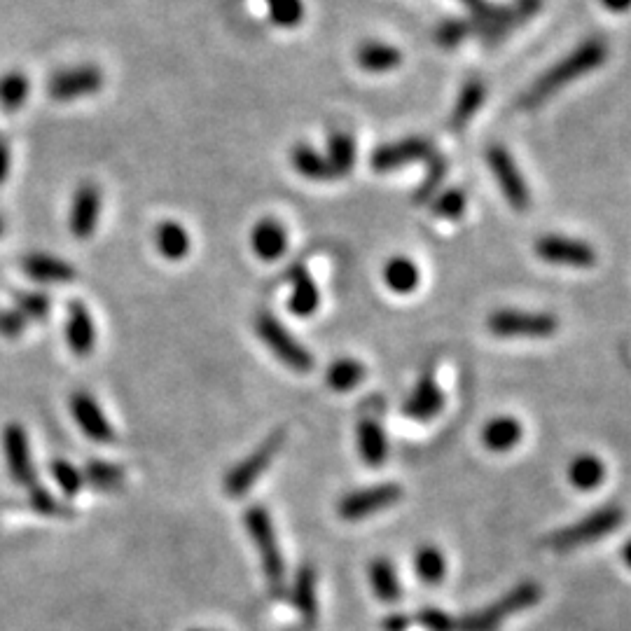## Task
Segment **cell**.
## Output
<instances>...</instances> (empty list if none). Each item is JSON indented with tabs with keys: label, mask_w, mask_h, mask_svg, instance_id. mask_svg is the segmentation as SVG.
I'll list each match as a JSON object with an SVG mask.
<instances>
[{
	"label": "cell",
	"mask_w": 631,
	"mask_h": 631,
	"mask_svg": "<svg viewBox=\"0 0 631 631\" xmlns=\"http://www.w3.org/2000/svg\"><path fill=\"white\" fill-rule=\"evenodd\" d=\"M608 59V45L601 38H589L580 43L571 54H566L557 66L545 71L526 92L519 96V108H538L545 101H550L554 94L571 85L582 75L596 71Z\"/></svg>",
	"instance_id": "obj_1"
},
{
	"label": "cell",
	"mask_w": 631,
	"mask_h": 631,
	"mask_svg": "<svg viewBox=\"0 0 631 631\" xmlns=\"http://www.w3.org/2000/svg\"><path fill=\"white\" fill-rule=\"evenodd\" d=\"M540 596H543V589L538 582H522L491 606L459 617L456 631H498L505 617L533 608L540 601Z\"/></svg>",
	"instance_id": "obj_2"
},
{
	"label": "cell",
	"mask_w": 631,
	"mask_h": 631,
	"mask_svg": "<svg viewBox=\"0 0 631 631\" xmlns=\"http://www.w3.org/2000/svg\"><path fill=\"white\" fill-rule=\"evenodd\" d=\"M244 524L251 540L258 547L262 571L267 575V582L272 589H281L283 580H286V564H283V554L279 547V538H276L274 522L269 517V512L262 505H251L244 515Z\"/></svg>",
	"instance_id": "obj_3"
},
{
	"label": "cell",
	"mask_w": 631,
	"mask_h": 631,
	"mask_svg": "<svg viewBox=\"0 0 631 631\" xmlns=\"http://www.w3.org/2000/svg\"><path fill=\"white\" fill-rule=\"evenodd\" d=\"M255 330H258V335L262 342H265L267 349L272 351L283 365L290 367V370H314V356H311V351L304 349V346L297 342L293 332H288L286 325H283L274 314L260 311V314L255 316Z\"/></svg>",
	"instance_id": "obj_4"
},
{
	"label": "cell",
	"mask_w": 631,
	"mask_h": 631,
	"mask_svg": "<svg viewBox=\"0 0 631 631\" xmlns=\"http://www.w3.org/2000/svg\"><path fill=\"white\" fill-rule=\"evenodd\" d=\"M283 442H286V431L269 433L267 440L262 445L246 456L244 461L237 463L225 477V494L230 498H244L248 491L255 487V482L265 475V470L272 466L276 454L281 452Z\"/></svg>",
	"instance_id": "obj_5"
},
{
	"label": "cell",
	"mask_w": 631,
	"mask_h": 631,
	"mask_svg": "<svg viewBox=\"0 0 631 631\" xmlns=\"http://www.w3.org/2000/svg\"><path fill=\"white\" fill-rule=\"evenodd\" d=\"M622 519H624V515H622V510L617 508V505H606V508H599L596 512H592L589 517L575 522L573 526H566V529L552 533V536L545 540V545L550 547V550H557V552L575 550V547L594 543V540H599L603 536H608V533H613L617 526L622 524Z\"/></svg>",
	"instance_id": "obj_6"
},
{
	"label": "cell",
	"mask_w": 631,
	"mask_h": 631,
	"mask_svg": "<svg viewBox=\"0 0 631 631\" xmlns=\"http://www.w3.org/2000/svg\"><path fill=\"white\" fill-rule=\"evenodd\" d=\"M487 328L496 337H552L559 328L557 316L543 311H517L501 309L489 316Z\"/></svg>",
	"instance_id": "obj_7"
},
{
	"label": "cell",
	"mask_w": 631,
	"mask_h": 631,
	"mask_svg": "<svg viewBox=\"0 0 631 631\" xmlns=\"http://www.w3.org/2000/svg\"><path fill=\"white\" fill-rule=\"evenodd\" d=\"M487 162H489L491 173H494L498 187H501L503 197L508 199V204L519 213L529 211V206H531L529 185H526L522 171H519V166L515 164V159H512L510 152L505 150L503 145H491V148L487 150Z\"/></svg>",
	"instance_id": "obj_8"
},
{
	"label": "cell",
	"mask_w": 631,
	"mask_h": 631,
	"mask_svg": "<svg viewBox=\"0 0 631 631\" xmlns=\"http://www.w3.org/2000/svg\"><path fill=\"white\" fill-rule=\"evenodd\" d=\"M400 484L388 482V484H377V487H367V489H358L346 494L342 501L337 505L339 517L346 519V522H360V519H367L377 512L391 508L402 498Z\"/></svg>",
	"instance_id": "obj_9"
},
{
	"label": "cell",
	"mask_w": 631,
	"mask_h": 631,
	"mask_svg": "<svg viewBox=\"0 0 631 631\" xmlns=\"http://www.w3.org/2000/svg\"><path fill=\"white\" fill-rule=\"evenodd\" d=\"M3 454L12 482L26 489L36 487V466H33L29 435H26L22 424H8L3 428Z\"/></svg>",
	"instance_id": "obj_10"
},
{
	"label": "cell",
	"mask_w": 631,
	"mask_h": 631,
	"mask_svg": "<svg viewBox=\"0 0 631 631\" xmlns=\"http://www.w3.org/2000/svg\"><path fill=\"white\" fill-rule=\"evenodd\" d=\"M103 82H106V78H103L99 66H73L54 73L50 82H47V92H50L54 101H75L101 92Z\"/></svg>",
	"instance_id": "obj_11"
},
{
	"label": "cell",
	"mask_w": 631,
	"mask_h": 631,
	"mask_svg": "<svg viewBox=\"0 0 631 631\" xmlns=\"http://www.w3.org/2000/svg\"><path fill=\"white\" fill-rule=\"evenodd\" d=\"M536 255L550 265L573 267V269H589L596 262L594 248L585 241L559 237V234H547L536 241Z\"/></svg>",
	"instance_id": "obj_12"
},
{
	"label": "cell",
	"mask_w": 631,
	"mask_h": 631,
	"mask_svg": "<svg viewBox=\"0 0 631 631\" xmlns=\"http://www.w3.org/2000/svg\"><path fill=\"white\" fill-rule=\"evenodd\" d=\"M431 157H435V150L428 138L409 136V138H402V141L386 143L374 150L370 164L374 171L386 173V171L400 169V166L421 162V159H431Z\"/></svg>",
	"instance_id": "obj_13"
},
{
	"label": "cell",
	"mask_w": 631,
	"mask_h": 631,
	"mask_svg": "<svg viewBox=\"0 0 631 631\" xmlns=\"http://www.w3.org/2000/svg\"><path fill=\"white\" fill-rule=\"evenodd\" d=\"M101 218V190L94 183H82L75 190L71 213H68V227L75 239H92Z\"/></svg>",
	"instance_id": "obj_14"
},
{
	"label": "cell",
	"mask_w": 631,
	"mask_h": 631,
	"mask_svg": "<svg viewBox=\"0 0 631 631\" xmlns=\"http://www.w3.org/2000/svg\"><path fill=\"white\" fill-rule=\"evenodd\" d=\"M71 414L75 424L80 426V431L85 433L89 440L101 442V445L115 442L113 426H110L106 414H103L99 402L94 400V395H89L87 391H75L71 395Z\"/></svg>",
	"instance_id": "obj_15"
},
{
	"label": "cell",
	"mask_w": 631,
	"mask_h": 631,
	"mask_svg": "<svg viewBox=\"0 0 631 631\" xmlns=\"http://www.w3.org/2000/svg\"><path fill=\"white\" fill-rule=\"evenodd\" d=\"M66 344L75 356L85 358L96 346V325L85 302L73 300L66 314Z\"/></svg>",
	"instance_id": "obj_16"
},
{
	"label": "cell",
	"mask_w": 631,
	"mask_h": 631,
	"mask_svg": "<svg viewBox=\"0 0 631 631\" xmlns=\"http://www.w3.org/2000/svg\"><path fill=\"white\" fill-rule=\"evenodd\" d=\"M442 409H445V393L435 384L431 374L421 377L419 384L414 386V391L402 402V412L414 421H433Z\"/></svg>",
	"instance_id": "obj_17"
},
{
	"label": "cell",
	"mask_w": 631,
	"mask_h": 631,
	"mask_svg": "<svg viewBox=\"0 0 631 631\" xmlns=\"http://www.w3.org/2000/svg\"><path fill=\"white\" fill-rule=\"evenodd\" d=\"M251 248L260 260L276 262L288 251V232L279 220L262 218L251 230Z\"/></svg>",
	"instance_id": "obj_18"
},
{
	"label": "cell",
	"mask_w": 631,
	"mask_h": 631,
	"mask_svg": "<svg viewBox=\"0 0 631 631\" xmlns=\"http://www.w3.org/2000/svg\"><path fill=\"white\" fill-rule=\"evenodd\" d=\"M22 269L29 279L38 283H71L78 276L71 262L50 253H29L22 260Z\"/></svg>",
	"instance_id": "obj_19"
},
{
	"label": "cell",
	"mask_w": 631,
	"mask_h": 631,
	"mask_svg": "<svg viewBox=\"0 0 631 631\" xmlns=\"http://www.w3.org/2000/svg\"><path fill=\"white\" fill-rule=\"evenodd\" d=\"M290 283H293V293L288 297L290 314L300 318L314 316L318 311V304H321V293H318L316 283L309 276L307 269L297 265L293 272H290Z\"/></svg>",
	"instance_id": "obj_20"
},
{
	"label": "cell",
	"mask_w": 631,
	"mask_h": 631,
	"mask_svg": "<svg viewBox=\"0 0 631 631\" xmlns=\"http://www.w3.org/2000/svg\"><path fill=\"white\" fill-rule=\"evenodd\" d=\"M522 435L524 428L515 416H496V419H491L489 424L484 426L482 442L484 447L491 449V452L503 454L515 449L519 442H522Z\"/></svg>",
	"instance_id": "obj_21"
},
{
	"label": "cell",
	"mask_w": 631,
	"mask_h": 631,
	"mask_svg": "<svg viewBox=\"0 0 631 631\" xmlns=\"http://www.w3.org/2000/svg\"><path fill=\"white\" fill-rule=\"evenodd\" d=\"M358 454L367 466L377 468L384 466L388 459V440L384 428H381L374 419H363L358 424Z\"/></svg>",
	"instance_id": "obj_22"
},
{
	"label": "cell",
	"mask_w": 631,
	"mask_h": 631,
	"mask_svg": "<svg viewBox=\"0 0 631 631\" xmlns=\"http://www.w3.org/2000/svg\"><path fill=\"white\" fill-rule=\"evenodd\" d=\"M155 246L162 258L178 262L190 255L192 239L185 227L176 223V220H164V223H159L155 227Z\"/></svg>",
	"instance_id": "obj_23"
},
{
	"label": "cell",
	"mask_w": 631,
	"mask_h": 631,
	"mask_svg": "<svg viewBox=\"0 0 631 631\" xmlns=\"http://www.w3.org/2000/svg\"><path fill=\"white\" fill-rule=\"evenodd\" d=\"M356 61L367 73H388L402 64V54L393 45L370 40V43H363L358 47Z\"/></svg>",
	"instance_id": "obj_24"
},
{
	"label": "cell",
	"mask_w": 631,
	"mask_h": 631,
	"mask_svg": "<svg viewBox=\"0 0 631 631\" xmlns=\"http://www.w3.org/2000/svg\"><path fill=\"white\" fill-rule=\"evenodd\" d=\"M484 99H487V87H484L480 80H468L466 85L461 87L459 99H456V103H454L449 127H452V129H463V127H466V124L475 117L477 110L482 108Z\"/></svg>",
	"instance_id": "obj_25"
},
{
	"label": "cell",
	"mask_w": 631,
	"mask_h": 631,
	"mask_svg": "<svg viewBox=\"0 0 631 631\" xmlns=\"http://www.w3.org/2000/svg\"><path fill=\"white\" fill-rule=\"evenodd\" d=\"M293 603L297 613L302 615V620L311 624L316 620L318 613V599H316V571L314 566L307 564L297 573L295 585H293Z\"/></svg>",
	"instance_id": "obj_26"
},
{
	"label": "cell",
	"mask_w": 631,
	"mask_h": 631,
	"mask_svg": "<svg viewBox=\"0 0 631 631\" xmlns=\"http://www.w3.org/2000/svg\"><path fill=\"white\" fill-rule=\"evenodd\" d=\"M290 162H293L295 171L300 176L309 180H332L335 173H332L328 159L321 152L311 148L307 143H297L293 150H290Z\"/></svg>",
	"instance_id": "obj_27"
},
{
	"label": "cell",
	"mask_w": 631,
	"mask_h": 631,
	"mask_svg": "<svg viewBox=\"0 0 631 631\" xmlns=\"http://www.w3.org/2000/svg\"><path fill=\"white\" fill-rule=\"evenodd\" d=\"M606 480V466L599 456L594 454H582L578 459L571 461L568 466V482L580 491H592Z\"/></svg>",
	"instance_id": "obj_28"
},
{
	"label": "cell",
	"mask_w": 631,
	"mask_h": 631,
	"mask_svg": "<svg viewBox=\"0 0 631 631\" xmlns=\"http://www.w3.org/2000/svg\"><path fill=\"white\" fill-rule=\"evenodd\" d=\"M325 159H328L335 178L349 176L353 166H356V143H353V138L344 134V131H332L328 136V155H325Z\"/></svg>",
	"instance_id": "obj_29"
},
{
	"label": "cell",
	"mask_w": 631,
	"mask_h": 631,
	"mask_svg": "<svg viewBox=\"0 0 631 631\" xmlns=\"http://www.w3.org/2000/svg\"><path fill=\"white\" fill-rule=\"evenodd\" d=\"M419 267L409 258H391L384 267L386 286L398 295H409L419 288Z\"/></svg>",
	"instance_id": "obj_30"
},
{
	"label": "cell",
	"mask_w": 631,
	"mask_h": 631,
	"mask_svg": "<svg viewBox=\"0 0 631 631\" xmlns=\"http://www.w3.org/2000/svg\"><path fill=\"white\" fill-rule=\"evenodd\" d=\"M365 374H367L365 365H360L358 360L337 358L335 363L328 367V372H325V384H328L332 391L346 393V391H353V388L365 379Z\"/></svg>",
	"instance_id": "obj_31"
},
{
	"label": "cell",
	"mask_w": 631,
	"mask_h": 631,
	"mask_svg": "<svg viewBox=\"0 0 631 631\" xmlns=\"http://www.w3.org/2000/svg\"><path fill=\"white\" fill-rule=\"evenodd\" d=\"M31 94V82L22 71H10L0 75V108L5 113H17L24 108L26 99Z\"/></svg>",
	"instance_id": "obj_32"
},
{
	"label": "cell",
	"mask_w": 631,
	"mask_h": 631,
	"mask_svg": "<svg viewBox=\"0 0 631 631\" xmlns=\"http://www.w3.org/2000/svg\"><path fill=\"white\" fill-rule=\"evenodd\" d=\"M414 571L428 585H438L447 575V559L440 547L424 545L414 554Z\"/></svg>",
	"instance_id": "obj_33"
},
{
	"label": "cell",
	"mask_w": 631,
	"mask_h": 631,
	"mask_svg": "<svg viewBox=\"0 0 631 631\" xmlns=\"http://www.w3.org/2000/svg\"><path fill=\"white\" fill-rule=\"evenodd\" d=\"M370 582H372L374 594H377L381 601L393 603V601L400 599L402 587H400L398 573H395V568L388 559H374L372 561L370 564Z\"/></svg>",
	"instance_id": "obj_34"
},
{
	"label": "cell",
	"mask_w": 631,
	"mask_h": 631,
	"mask_svg": "<svg viewBox=\"0 0 631 631\" xmlns=\"http://www.w3.org/2000/svg\"><path fill=\"white\" fill-rule=\"evenodd\" d=\"M82 475H85V482L99 491H115L124 484V470L108 461H89Z\"/></svg>",
	"instance_id": "obj_35"
},
{
	"label": "cell",
	"mask_w": 631,
	"mask_h": 631,
	"mask_svg": "<svg viewBox=\"0 0 631 631\" xmlns=\"http://www.w3.org/2000/svg\"><path fill=\"white\" fill-rule=\"evenodd\" d=\"M269 19L281 29H295L304 19V0H265Z\"/></svg>",
	"instance_id": "obj_36"
},
{
	"label": "cell",
	"mask_w": 631,
	"mask_h": 631,
	"mask_svg": "<svg viewBox=\"0 0 631 631\" xmlns=\"http://www.w3.org/2000/svg\"><path fill=\"white\" fill-rule=\"evenodd\" d=\"M447 176V159H442L440 155L431 157V166H428L426 178L421 180L419 187L414 192V201L421 204V201H433L442 192V183H445Z\"/></svg>",
	"instance_id": "obj_37"
},
{
	"label": "cell",
	"mask_w": 631,
	"mask_h": 631,
	"mask_svg": "<svg viewBox=\"0 0 631 631\" xmlns=\"http://www.w3.org/2000/svg\"><path fill=\"white\" fill-rule=\"evenodd\" d=\"M17 311L26 321H43L52 311V297L40 293V290H26L17 293Z\"/></svg>",
	"instance_id": "obj_38"
},
{
	"label": "cell",
	"mask_w": 631,
	"mask_h": 631,
	"mask_svg": "<svg viewBox=\"0 0 631 631\" xmlns=\"http://www.w3.org/2000/svg\"><path fill=\"white\" fill-rule=\"evenodd\" d=\"M50 470L57 487L64 491V496H78L82 487H85V475H82L73 463H68L64 459H54Z\"/></svg>",
	"instance_id": "obj_39"
},
{
	"label": "cell",
	"mask_w": 631,
	"mask_h": 631,
	"mask_svg": "<svg viewBox=\"0 0 631 631\" xmlns=\"http://www.w3.org/2000/svg\"><path fill=\"white\" fill-rule=\"evenodd\" d=\"M466 192L463 190H442L438 197L433 199V213L438 218L445 220H459L466 211Z\"/></svg>",
	"instance_id": "obj_40"
},
{
	"label": "cell",
	"mask_w": 631,
	"mask_h": 631,
	"mask_svg": "<svg viewBox=\"0 0 631 631\" xmlns=\"http://www.w3.org/2000/svg\"><path fill=\"white\" fill-rule=\"evenodd\" d=\"M468 36H473L468 19H447V22H442L438 26V31H435V43L445 47V50H454V47H459Z\"/></svg>",
	"instance_id": "obj_41"
},
{
	"label": "cell",
	"mask_w": 631,
	"mask_h": 631,
	"mask_svg": "<svg viewBox=\"0 0 631 631\" xmlns=\"http://www.w3.org/2000/svg\"><path fill=\"white\" fill-rule=\"evenodd\" d=\"M29 503L31 508L38 512V515H45V517H66L68 510L61 505L57 498H54L50 491H45L43 487H31L29 489Z\"/></svg>",
	"instance_id": "obj_42"
},
{
	"label": "cell",
	"mask_w": 631,
	"mask_h": 631,
	"mask_svg": "<svg viewBox=\"0 0 631 631\" xmlns=\"http://www.w3.org/2000/svg\"><path fill=\"white\" fill-rule=\"evenodd\" d=\"M416 622L426 631H456V620L440 608H424L416 615Z\"/></svg>",
	"instance_id": "obj_43"
},
{
	"label": "cell",
	"mask_w": 631,
	"mask_h": 631,
	"mask_svg": "<svg viewBox=\"0 0 631 631\" xmlns=\"http://www.w3.org/2000/svg\"><path fill=\"white\" fill-rule=\"evenodd\" d=\"M26 318L17 309L0 311V335L3 337H19L26 330Z\"/></svg>",
	"instance_id": "obj_44"
},
{
	"label": "cell",
	"mask_w": 631,
	"mask_h": 631,
	"mask_svg": "<svg viewBox=\"0 0 631 631\" xmlns=\"http://www.w3.org/2000/svg\"><path fill=\"white\" fill-rule=\"evenodd\" d=\"M540 5H543V0H515V5H512V8H515L517 17L522 19V24H524L526 19H531V17L538 15Z\"/></svg>",
	"instance_id": "obj_45"
},
{
	"label": "cell",
	"mask_w": 631,
	"mask_h": 631,
	"mask_svg": "<svg viewBox=\"0 0 631 631\" xmlns=\"http://www.w3.org/2000/svg\"><path fill=\"white\" fill-rule=\"evenodd\" d=\"M409 627V617L395 613V615H388L384 617V622H381V629L384 631H407Z\"/></svg>",
	"instance_id": "obj_46"
},
{
	"label": "cell",
	"mask_w": 631,
	"mask_h": 631,
	"mask_svg": "<svg viewBox=\"0 0 631 631\" xmlns=\"http://www.w3.org/2000/svg\"><path fill=\"white\" fill-rule=\"evenodd\" d=\"M10 166H12V150H10L8 143L0 141V183L8 178Z\"/></svg>",
	"instance_id": "obj_47"
},
{
	"label": "cell",
	"mask_w": 631,
	"mask_h": 631,
	"mask_svg": "<svg viewBox=\"0 0 631 631\" xmlns=\"http://www.w3.org/2000/svg\"><path fill=\"white\" fill-rule=\"evenodd\" d=\"M463 5H466L468 8V12H470V19H475V17H482L484 12H487L491 5L494 3H489V0H461Z\"/></svg>",
	"instance_id": "obj_48"
},
{
	"label": "cell",
	"mask_w": 631,
	"mask_h": 631,
	"mask_svg": "<svg viewBox=\"0 0 631 631\" xmlns=\"http://www.w3.org/2000/svg\"><path fill=\"white\" fill-rule=\"evenodd\" d=\"M601 5L615 15H622V12L631 10V0H601Z\"/></svg>",
	"instance_id": "obj_49"
},
{
	"label": "cell",
	"mask_w": 631,
	"mask_h": 631,
	"mask_svg": "<svg viewBox=\"0 0 631 631\" xmlns=\"http://www.w3.org/2000/svg\"><path fill=\"white\" fill-rule=\"evenodd\" d=\"M622 561L631 568V540H627V543H624V547H622Z\"/></svg>",
	"instance_id": "obj_50"
},
{
	"label": "cell",
	"mask_w": 631,
	"mask_h": 631,
	"mask_svg": "<svg viewBox=\"0 0 631 631\" xmlns=\"http://www.w3.org/2000/svg\"><path fill=\"white\" fill-rule=\"evenodd\" d=\"M3 232H5V220L0 218V237H3Z\"/></svg>",
	"instance_id": "obj_51"
},
{
	"label": "cell",
	"mask_w": 631,
	"mask_h": 631,
	"mask_svg": "<svg viewBox=\"0 0 631 631\" xmlns=\"http://www.w3.org/2000/svg\"><path fill=\"white\" fill-rule=\"evenodd\" d=\"M192 631H211V629H192Z\"/></svg>",
	"instance_id": "obj_52"
}]
</instances>
